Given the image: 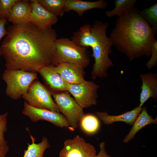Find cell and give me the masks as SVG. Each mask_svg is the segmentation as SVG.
Masks as SVG:
<instances>
[{
	"instance_id": "cell-23",
	"label": "cell",
	"mask_w": 157,
	"mask_h": 157,
	"mask_svg": "<svg viewBox=\"0 0 157 157\" xmlns=\"http://www.w3.org/2000/svg\"><path fill=\"white\" fill-rule=\"evenodd\" d=\"M139 11L156 33L157 32V3L143 10H139Z\"/></svg>"
},
{
	"instance_id": "cell-8",
	"label": "cell",
	"mask_w": 157,
	"mask_h": 157,
	"mask_svg": "<svg viewBox=\"0 0 157 157\" xmlns=\"http://www.w3.org/2000/svg\"><path fill=\"white\" fill-rule=\"evenodd\" d=\"M99 86L92 81L85 80L77 84H69L67 91L83 108L97 104Z\"/></svg>"
},
{
	"instance_id": "cell-6",
	"label": "cell",
	"mask_w": 157,
	"mask_h": 157,
	"mask_svg": "<svg viewBox=\"0 0 157 157\" xmlns=\"http://www.w3.org/2000/svg\"><path fill=\"white\" fill-rule=\"evenodd\" d=\"M51 94L59 112L68 122L71 130L74 131L78 126L81 119L85 114L83 108L67 91L53 93Z\"/></svg>"
},
{
	"instance_id": "cell-1",
	"label": "cell",
	"mask_w": 157,
	"mask_h": 157,
	"mask_svg": "<svg viewBox=\"0 0 157 157\" xmlns=\"http://www.w3.org/2000/svg\"><path fill=\"white\" fill-rule=\"evenodd\" d=\"M6 29L0 46L6 68L37 72L52 65L57 38L55 29H42L30 22L13 24Z\"/></svg>"
},
{
	"instance_id": "cell-25",
	"label": "cell",
	"mask_w": 157,
	"mask_h": 157,
	"mask_svg": "<svg viewBox=\"0 0 157 157\" xmlns=\"http://www.w3.org/2000/svg\"><path fill=\"white\" fill-rule=\"evenodd\" d=\"M8 113L0 115V145L7 144L4 138V133L7 130V117Z\"/></svg>"
},
{
	"instance_id": "cell-21",
	"label": "cell",
	"mask_w": 157,
	"mask_h": 157,
	"mask_svg": "<svg viewBox=\"0 0 157 157\" xmlns=\"http://www.w3.org/2000/svg\"><path fill=\"white\" fill-rule=\"evenodd\" d=\"M79 124L83 131L88 134H92L96 133L100 126L98 118L90 114H84L81 119Z\"/></svg>"
},
{
	"instance_id": "cell-11",
	"label": "cell",
	"mask_w": 157,
	"mask_h": 157,
	"mask_svg": "<svg viewBox=\"0 0 157 157\" xmlns=\"http://www.w3.org/2000/svg\"><path fill=\"white\" fill-rule=\"evenodd\" d=\"M30 1L32 10L29 22L42 29L52 28L58 22L57 17L44 8L37 0Z\"/></svg>"
},
{
	"instance_id": "cell-10",
	"label": "cell",
	"mask_w": 157,
	"mask_h": 157,
	"mask_svg": "<svg viewBox=\"0 0 157 157\" xmlns=\"http://www.w3.org/2000/svg\"><path fill=\"white\" fill-rule=\"evenodd\" d=\"M96 152L94 147L87 142L77 135L68 139L64 143V146L59 153V157H95Z\"/></svg>"
},
{
	"instance_id": "cell-19",
	"label": "cell",
	"mask_w": 157,
	"mask_h": 157,
	"mask_svg": "<svg viewBox=\"0 0 157 157\" xmlns=\"http://www.w3.org/2000/svg\"><path fill=\"white\" fill-rule=\"evenodd\" d=\"M30 134L32 143H28L27 149L24 151L23 157H44L45 151L50 147L47 138L43 137L41 142L36 144L35 143L36 139L30 133Z\"/></svg>"
},
{
	"instance_id": "cell-22",
	"label": "cell",
	"mask_w": 157,
	"mask_h": 157,
	"mask_svg": "<svg viewBox=\"0 0 157 157\" xmlns=\"http://www.w3.org/2000/svg\"><path fill=\"white\" fill-rule=\"evenodd\" d=\"M46 10L56 17H62L65 12V0H37Z\"/></svg>"
},
{
	"instance_id": "cell-17",
	"label": "cell",
	"mask_w": 157,
	"mask_h": 157,
	"mask_svg": "<svg viewBox=\"0 0 157 157\" xmlns=\"http://www.w3.org/2000/svg\"><path fill=\"white\" fill-rule=\"evenodd\" d=\"M142 108L139 106L136 107L131 111L118 115H110L107 112H96L95 114L105 124L109 125L115 122H123L132 125L141 112Z\"/></svg>"
},
{
	"instance_id": "cell-3",
	"label": "cell",
	"mask_w": 157,
	"mask_h": 157,
	"mask_svg": "<svg viewBox=\"0 0 157 157\" xmlns=\"http://www.w3.org/2000/svg\"><path fill=\"white\" fill-rule=\"evenodd\" d=\"M107 23L96 20L91 26L86 24L74 32L71 39L78 45L91 47L94 62L91 72L92 78H102L107 76V71L113 66L109 55L112 53V43L107 35Z\"/></svg>"
},
{
	"instance_id": "cell-5",
	"label": "cell",
	"mask_w": 157,
	"mask_h": 157,
	"mask_svg": "<svg viewBox=\"0 0 157 157\" xmlns=\"http://www.w3.org/2000/svg\"><path fill=\"white\" fill-rule=\"evenodd\" d=\"M2 78L6 84V95L12 99L17 100L27 93L31 83L38 77L37 72L6 68Z\"/></svg>"
},
{
	"instance_id": "cell-4",
	"label": "cell",
	"mask_w": 157,
	"mask_h": 157,
	"mask_svg": "<svg viewBox=\"0 0 157 157\" xmlns=\"http://www.w3.org/2000/svg\"><path fill=\"white\" fill-rule=\"evenodd\" d=\"M51 65L62 63L72 64L84 69L89 65L90 57L87 48L79 46L68 38H57Z\"/></svg>"
},
{
	"instance_id": "cell-13",
	"label": "cell",
	"mask_w": 157,
	"mask_h": 157,
	"mask_svg": "<svg viewBox=\"0 0 157 157\" xmlns=\"http://www.w3.org/2000/svg\"><path fill=\"white\" fill-rule=\"evenodd\" d=\"M38 72L52 90L51 93L67 91L69 83L56 71L54 66L50 65L43 67Z\"/></svg>"
},
{
	"instance_id": "cell-31",
	"label": "cell",
	"mask_w": 157,
	"mask_h": 157,
	"mask_svg": "<svg viewBox=\"0 0 157 157\" xmlns=\"http://www.w3.org/2000/svg\"></svg>"
},
{
	"instance_id": "cell-26",
	"label": "cell",
	"mask_w": 157,
	"mask_h": 157,
	"mask_svg": "<svg viewBox=\"0 0 157 157\" xmlns=\"http://www.w3.org/2000/svg\"><path fill=\"white\" fill-rule=\"evenodd\" d=\"M151 57L149 60L145 64L148 69H150L155 66L157 62V41L155 40L153 45L151 51Z\"/></svg>"
},
{
	"instance_id": "cell-16",
	"label": "cell",
	"mask_w": 157,
	"mask_h": 157,
	"mask_svg": "<svg viewBox=\"0 0 157 157\" xmlns=\"http://www.w3.org/2000/svg\"><path fill=\"white\" fill-rule=\"evenodd\" d=\"M108 4V2L103 0L90 1L81 0H65V12L74 11L79 16H82L87 11L94 9H103Z\"/></svg>"
},
{
	"instance_id": "cell-20",
	"label": "cell",
	"mask_w": 157,
	"mask_h": 157,
	"mask_svg": "<svg viewBox=\"0 0 157 157\" xmlns=\"http://www.w3.org/2000/svg\"><path fill=\"white\" fill-rule=\"evenodd\" d=\"M136 0H115V8L111 10L105 12L107 16L111 17L115 16H121L135 8Z\"/></svg>"
},
{
	"instance_id": "cell-14",
	"label": "cell",
	"mask_w": 157,
	"mask_h": 157,
	"mask_svg": "<svg viewBox=\"0 0 157 157\" xmlns=\"http://www.w3.org/2000/svg\"><path fill=\"white\" fill-rule=\"evenodd\" d=\"M142 81L141 91L140 95V104L142 107L150 98L156 99L157 97V77L156 74L151 72L140 75Z\"/></svg>"
},
{
	"instance_id": "cell-7",
	"label": "cell",
	"mask_w": 157,
	"mask_h": 157,
	"mask_svg": "<svg viewBox=\"0 0 157 157\" xmlns=\"http://www.w3.org/2000/svg\"><path fill=\"white\" fill-rule=\"evenodd\" d=\"M51 95V92L36 80L31 83L27 93L22 97L33 107L59 112L58 107Z\"/></svg>"
},
{
	"instance_id": "cell-28",
	"label": "cell",
	"mask_w": 157,
	"mask_h": 157,
	"mask_svg": "<svg viewBox=\"0 0 157 157\" xmlns=\"http://www.w3.org/2000/svg\"><path fill=\"white\" fill-rule=\"evenodd\" d=\"M100 150L97 155L95 157H111L108 155L105 149V144L104 142H101L99 144Z\"/></svg>"
},
{
	"instance_id": "cell-30",
	"label": "cell",
	"mask_w": 157,
	"mask_h": 157,
	"mask_svg": "<svg viewBox=\"0 0 157 157\" xmlns=\"http://www.w3.org/2000/svg\"><path fill=\"white\" fill-rule=\"evenodd\" d=\"M1 56V55H0V57Z\"/></svg>"
},
{
	"instance_id": "cell-15",
	"label": "cell",
	"mask_w": 157,
	"mask_h": 157,
	"mask_svg": "<svg viewBox=\"0 0 157 157\" xmlns=\"http://www.w3.org/2000/svg\"><path fill=\"white\" fill-rule=\"evenodd\" d=\"M31 10L30 1L19 0L13 7L7 20L13 24L29 22Z\"/></svg>"
},
{
	"instance_id": "cell-29",
	"label": "cell",
	"mask_w": 157,
	"mask_h": 157,
	"mask_svg": "<svg viewBox=\"0 0 157 157\" xmlns=\"http://www.w3.org/2000/svg\"><path fill=\"white\" fill-rule=\"evenodd\" d=\"M9 149V147L7 144L0 145V157H6Z\"/></svg>"
},
{
	"instance_id": "cell-18",
	"label": "cell",
	"mask_w": 157,
	"mask_h": 157,
	"mask_svg": "<svg viewBox=\"0 0 157 157\" xmlns=\"http://www.w3.org/2000/svg\"><path fill=\"white\" fill-rule=\"evenodd\" d=\"M157 122V118H153L148 114L147 108H143L133 124L132 128L123 139V142L124 143L128 142L133 139L136 133L143 127L148 124H156Z\"/></svg>"
},
{
	"instance_id": "cell-24",
	"label": "cell",
	"mask_w": 157,
	"mask_h": 157,
	"mask_svg": "<svg viewBox=\"0 0 157 157\" xmlns=\"http://www.w3.org/2000/svg\"><path fill=\"white\" fill-rule=\"evenodd\" d=\"M19 0H0V20H7L14 5Z\"/></svg>"
},
{
	"instance_id": "cell-2",
	"label": "cell",
	"mask_w": 157,
	"mask_h": 157,
	"mask_svg": "<svg viewBox=\"0 0 157 157\" xmlns=\"http://www.w3.org/2000/svg\"><path fill=\"white\" fill-rule=\"evenodd\" d=\"M156 34L134 8L119 17L109 37L113 45L132 61L151 55Z\"/></svg>"
},
{
	"instance_id": "cell-9",
	"label": "cell",
	"mask_w": 157,
	"mask_h": 157,
	"mask_svg": "<svg viewBox=\"0 0 157 157\" xmlns=\"http://www.w3.org/2000/svg\"><path fill=\"white\" fill-rule=\"evenodd\" d=\"M24 107L22 113L28 117L33 122H36L40 120H45L57 127L65 128L71 130L67 121L59 112L33 107L25 101L24 102Z\"/></svg>"
},
{
	"instance_id": "cell-27",
	"label": "cell",
	"mask_w": 157,
	"mask_h": 157,
	"mask_svg": "<svg viewBox=\"0 0 157 157\" xmlns=\"http://www.w3.org/2000/svg\"><path fill=\"white\" fill-rule=\"evenodd\" d=\"M7 20L3 19L0 20V41L1 39L8 33V32L5 28V25L7 24ZM0 55H1L0 46Z\"/></svg>"
},
{
	"instance_id": "cell-12",
	"label": "cell",
	"mask_w": 157,
	"mask_h": 157,
	"mask_svg": "<svg viewBox=\"0 0 157 157\" xmlns=\"http://www.w3.org/2000/svg\"><path fill=\"white\" fill-rule=\"evenodd\" d=\"M54 67L56 71L69 84H77L85 80L84 69L76 65L62 63Z\"/></svg>"
}]
</instances>
